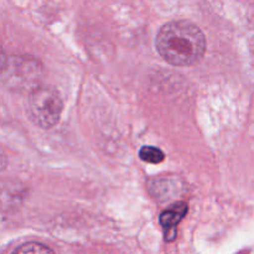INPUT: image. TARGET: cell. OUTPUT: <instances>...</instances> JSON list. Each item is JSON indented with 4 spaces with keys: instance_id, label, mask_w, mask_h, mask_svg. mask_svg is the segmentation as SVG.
<instances>
[{
    "instance_id": "6da1fadb",
    "label": "cell",
    "mask_w": 254,
    "mask_h": 254,
    "mask_svg": "<svg viewBox=\"0 0 254 254\" xmlns=\"http://www.w3.org/2000/svg\"><path fill=\"white\" fill-rule=\"evenodd\" d=\"M160 56L173 66H192L206 52V37L202 30L190 20L166 22L155 39Z\"/></svg>"
},
{
    "instance_id": "7a4b0ae2",
    "label": "cell",
    "mask_w": 254,
    "mask_h": 254,
    "mask_svg": "<svg viewBox=\"0 0 254 254\" xmlns=\"http://www.w3.org/2000/svg\"><path fill=\"white\" fill-rule=\"evenodd\" d=\"M64 102L59 91L51 86H40L30 92L26 99V113L37 127L49 129L61 118Z\"/></svg>"
},
{
    "instance_id": "3957f363",
    "label": "cell",
    "mask_w": 254,
    "mask_h": 254,
    "mask_svg": "<svg viewBox=\"0 0 254 254\" xmlns=\"http://www.w3.org/2000/svg\"><path fill=\"white\" fill-rule=\"evenodd\" d=\"M188 211L189 207L185 202H178L161 213L159 221L161 226L165 228L166 241H173L176 237V226L185 217Z\"/></svg>"
},
{
    "instance_id": "277c9868",
    "label": "cell",
    "mask_w": 254,
    "mask_h": 254,
    "mask_svg": "<svg viewBox=\"0 0 254 254\" xmlns=\"http://www.w3.org/2000/svg\"><path fill=\"white\" fill-rule=\"evenodd\" d=\"M139 158L149 164H160L165 159V154L159 148L146 145L139 150Z\"/></svg>"
},
{
    "instance_id": "5b68a950",
    "label": "cell",
    "mask_w": 254,
    "mask_h": 254,
    "mask_svg": "<svg viewBox=\"0 0 254 254\" xmlns=\"http://www.w3.org/2000/svg\"><path fill=\"white\" fill-rule=\"evenodd\" d=\"M14 253H52V250H50L49 247H45L42 245H39V243H26V245L14 250Z\"/></svg>"
}]
</instances>
